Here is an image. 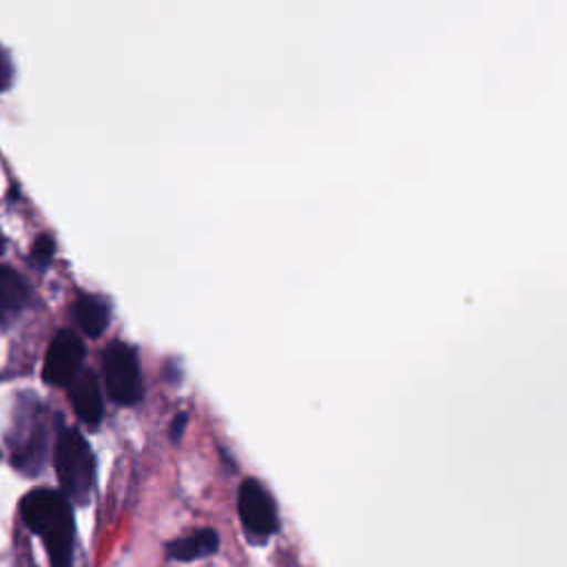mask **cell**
<instances>
[{
	"mask_svg": "<svg viewBox=\"0 0 567 567\" xmlns=\"http://www.w3.org/2000/svg\"><path fill=\"white\" fill-rule=\"evenodd\" d=\"M29 297V288L24 279L7 266H0V319L16 315Z\"/></svg>",
	"mask_w": 567,
	"mask_h": 567,
	"instance_id": "cell-9",
	"label": "cell"
},
{
	"mask_svg": "<svg viewBox=\"0 0 567 567\" xmlns=\"http://www.w3.org/2000/svg\"><path fill=\"white\" fill-rule=\"evenodd\" d=\"M11 62H9V55L2 51L0 47V91H4L9 84H11Z\"/></svg>",
	"mask_w": 567,
	"mask_h": 567,
	"instance_id": "cell-12",
	"label": "cell"
},
{
	"mask_svg": "<svg viewBox=\"0 0 567 567\" xmlns=\"http://www.w3.org/2000/svg\"><path fill=\"white\" fill-rule=\"evenodd\" d=\"M53 463L62 494L80 505L89 503L95 487V456L75 427H60Z\"/></svg>",
	"mask_w": 567,
	"mask_h": 567,
	"instance_id": "cell-2",
	"label": "cell"
},
{
	"mask_svg": "<svg viewBox=\"0 0 567 567\" xmlns=\"http://www.w3.org/2000/svg\"><path fill=\"white\" fill-rule=\"evenodd\" d=\"M186 425H188V412H177L175 416H173V421H171V425H168V439H171V443H179L182 441V436H184V432H186Z\"/></svg>",
	"mask_w": 567,
	"mask_h": 567,
	"instance_id": "cell-11",
	"label": "cell"
},
{
	"mask_svg": "<svg viewBox=\"0 0 567 567\" xmlns=\"http://www.w3.org/2000/svg\"><path fill=\"white\" fill-rule=\"evenodd\" d=\"M2 248H4V241H2V235H0V252H2Z\"/></svg>",
	"mask_w": 567,
	"mask_h": 567,
	"instance_id": "cell-13",
	"label": "cell"
},
{
	"mask_svg": "<svg viewBox=\"0 0 567 567\" xmlns=\"http://www.w3.org/2000/svg\"><path fill=\"white\" fill-rule=\"evenodd\" d=\"M217 549H219V534L210 527H204L188 536L171 540L166 545V558L179 560V563H190V560L213 556Z\"/></svg>",
	"mask_w": 567,
	"mask_h": 567,
	"instance_id": "cell-7",
	"label": "cell"
},
{
	"mask_svg": "<svg viewBox=\"0 0 567 567\" xmlns=\"http://www.w3.org/2000/svg\"><path fill=\"white\" fill-rule=\"evenodd\" d=\"M53 252H55V244H53V237H51V235H40V237L33 241V246H31V252H29V261H31L35 268L44 270V268L51 264V257H53Z\"/></svg>",
	"mask_w": 567,
	"mask_h": 567,
	"instance_id": "cell-10",
	"label": "cell"
},
{
	"mask_svg": "<svg viewBox=\"0 0 567 567\" xmlns=\"http://www.w3.org/2000/svg\"><path fill=\"white\" fill-rule=\"evenodd\" d=\"M20 514L24 525L44 543L51 567H71L75 532L71 501L62 492L38 487L22 496Z\"/></svg>",
	"mask_w": 567,
	"mask_h": 567,
	"instance_id": "cell-1",
	"label": "cell"
},
{
	"mask_svg": "<svg viewBox=\"0 0 567 567\" xmlns=\"http://www.w3.org/2000/svg\"><path fill=\"white\" fill-rule=\"evenodd\" d=\"M73 319L82 328L84 334L100 337L109 326L111 312H109V306L100 297L82 295L73 303Z\"/></svg>",
	"mask_w": 567,
	"mask_h": 567,
	"instance_id": "cell-8",
	"label": "cell"
},
{
	"mask_svg": "<svg viewBox=\"0 0 567 567\" xmlns=\"http://www.w3.org/2000/svg\"><path fill=\"white\" fill-rule=\"evenodd\" d=\"M82 361L84 343L80 341V337L73 330H60L47 350L42 379L55 388L69 385L78 377Z\"/></svg>",
	"mask_w": 567,
	"mask_h": 567,
	"instance_id": "cell-5",
	"label": "cell"
},
{
	"mask_svg": "<svg viewBox=\"0 0 567 567\" xmlns=\"http://www.w3.org/2000/svg\"><path fill=\"white\" fill-rule=\"evenodd\" d=\"M237 512L246 534L268 538L279 527L277 505L268 489L257 478H244L237 492Z\"/></svg>",
	"mask_w": 567,
	"mask_h": 567,
	"instance_id": "cell-4",
	"label": "cell"
},
{
	"mask_svg": "<svg viewBox=\"0 0 567 567\" xmlns=\"http://www.w3.org/2000/svg\"><path fill=\"white\" fill-rule=\"evenodd\" d=\"M69 388H71L69 399H71L75 416L91 427L100 425V421L104 416V401H102V390H100L95 372L93 370L80 372L69 383Z\"/></svg>",
	"mask_w": 567,
	"mask_h": 567,
	"instance_id": "cell-6",
	"label": "cell"
},
{
	"mask_svg": "<svg viewBox=\"0 0 567 567\" xmlns=\"http://www.w3.org/2000/svg\"><path fill=\"white\" fill-rule=\"evenodd\" d=\"M102 370L109 396L120 405H135L144 396V379L133 346L113 341L102 354Z\"/></svg>",
	"mask_w": 567,
	"mask_h": 567,
	"instance_id": "cell-3",
	"label": "cell"
}]
</instances>
